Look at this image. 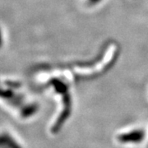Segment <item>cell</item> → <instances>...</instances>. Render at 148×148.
<instances>
[{
  "instance_id": "6da1fadb",
  "label": "cell",
  "mask_w": 148,
  "mask_h": 148,
  "mask_svg": "<svg viewBox=\"0 0 148 148\" xmlns=\"http://www.w3.org/2000/svg\"><path fill=\"white\" fill-rule=\"evenodd\" d=\"M146 138V132L143 129H135L130 132H123L119 134L117 139L120 143L123 144H128L133 143L138 144L141 143Z\"/></svg>"
},
{
  "instance_id": "7a4b0ae2",
  "label": "cell",
  "mask_w": 148,
  "mask_h": 148,
  "mask_svg": "<svg viewBox=\"0 0 148 148\" xmlns=\"http://www.w3.org/2000/svg\"><path fill=\"white\" fill-rule=\"evenodd\" d=\"M1 143L3 146H5L8 148H21V147L16 143L10 135L3 133L1 137Z\"/></svg>"
},
{
  "instance_id": "3957f363",
  "label": "cell",
  "mask_w": 148,
  "mask_h": 148,
  "mask_svg": "<svg viewBox=\"0 0 148 148\" xmlns=\"http://www.w3.org/2000/svg\"><path fill=\"white\" fill-rule=\"evenodd\" d=\"M2 148H8V147H6L5 146H3V145H2Z\"/></svg>"
}]
</instances>
